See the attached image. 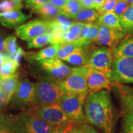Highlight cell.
I'll list each match as a JSON object with an SVG mask.
<instances>
[{"mask_svg":"<svg viewBox=\"0 0 133 133\" xmlns=\"http://www.w3.org/2000/svg\"><path fill=\"white\" fill-rule=\"evenodd\" d=\"M81 4L79 0H66L65 5L61 10V13L69 18H74L81 9Z\"/></svg>","mask_w":133,"mask_h":133,"instance_id":"obj_27","label":"cell"},{"mask_svg":"<svg viewBox=\"0 0 133 133\" xmlns=\"http://www.w3.org/2000/svg\"><path fill=\"white\" fill-rule=\"evenodd\" d=\"M117 1L118 0H106L102 7L97 11L99 16H101L105 13L112 12L114 11Z\"/></svg>","mask_w":133,"mask_h":133,"instance_id":"obj_34","label":"cell"},{"mask_svg":"<svg viewBox=\"0 0 133 133\" xmlns=\"http://www.w3.org/2000/svg\"><path fill=\"white\" fill-rule=\"evenodd\" d=\"M122 115V133H133V88L116 83Z\"/></svg>","mask_w":133,"mask_h":133,"instance_id":"obj_6","label":"cell"},{"mask_svg":"<svg viewBox=\"0 0 133 133\" xmlns=\"http://www.w3.org/2000/svg\"><path fill=\"white\" fill-rule=\"evenodd\" d=\"M99 24V34L96 41L99 45L107 46L110 48L114 49L125 36L123 31L112 29L103 24Z\"/></svg>","mask_w":133,"mask_h":133,"instance_id":"obj_14","label":"cell"},{"mask_svg":"<svg viewBox=\"0 0 133 133\" xmlns=\"http://www.w3.org/2000/svg\"><path fill=\"white\" fill-rule=\"evenodd\" d=\"M24 55H25V52L24 50L22 49L21 48H19L16 53H15L14 54L12 55V56H9V55H8V56H9L10 59H11L12 60H13V61H16V62L20 64V62H21L22 57L23 56H24Z\"/></svg>","mask_w":133,"mask_h":133,"instance_id":"obj_37","label":"cell"},{"mask_svg":"<svg viewBox=\"0 0 133 133\" xmlns=\"http://www.w3.org/2000/svg\"><path fill=\"white\" fill-rule=\"evenodd\" d=\"M32 12L41 16L45 21H51L60 14L61 11L50 2H48L41 7L32 9Z\"/></svg>","mask_w":133,"mask_h":133,"instance_id":"obj_20","label":"cell"},{"mask_svg":"<svg viewBox=\"0 0 133 133\" xmlns=\"http://www.w3.org/2000/svg\"><path fill=\"white\" fill-rule=\"evenodd\" d=\"M50 25L49 21H32L16 28V34L23 40L30 41L48 32Z\"/></svg>","mask_w":133,"mask_h":133,"instance_id":"obj_12","label":"cell"},{"mask_svg":"<svg viewBox=\"0 0 133 133\" xmlns=\"http://www.w3.org/2000/svg\"><path fill=\"white\" fill-rule=\"evenodd\" d=\"M6 47L5 51L9 56H12L17 52L19 49V46L17 44L16 37L15 36H10L5 40Z\"/></svg>","mask_w":133,"mask_h":133,"instance_id":"obj_31","label":"cell"},{"mask_svg":"<svg viewBox=\"0 0 133 133\" xmlns=\"http://www.w3.org/2000/svg\"><path fill=\"white\" fill-rule=\"evenodd\" d=\"M114 61V54L112 48L105 46L91 48L89 65L94 69L104 73L109 79Z\"/></svg>","mask_w":133,"mask_h":133,"instance_id":"obj_8","label":"cell"},{"mask_svg":"<svg viewBox=\"0 0 133 133\" xmlns=\"http://www.w3.org/2000/svg\"><path fill=\"white\" fill-rule=\"evenodd\" d=\"M82 47L76 41L73 42H64L60 44V47L58 50L56 58L59 59L65 60L74 51L79 48Z\"/></svg>","mask_w":133,"mask_h":133,"instance_id":"obj_25","label":"cell"},{"mask_svg":"<svg viewBox=\"0 0 133 133\" xmlns=\"http://www.w3.org/2000/svg\"><path fill=\"white\" fill-rule=\"evenodd\" d=\"M66 0H49V2L57 8L60 11L64 7Z\"/></svg>","mask_w":133,"mask_h":133,"instance_id":"obj_40","label":"cell"},{"mask_svg":"<svg viewBox=\"0 0 133 133\" xmlns=\"http://www.w3.org/2000/svg\"><path fill=\"white\" fill-rule=\"evenodd\" d=\"M89 45L79 48L64 61L75 65L80 66L89 64L91 48Z\"/></svg>","mask_w":133,"mask_h":133,"instance_id":"obj_17","label":"cell"},{"mask_svg":"<svg viewBox=\"0 0 133 133\" xmlns=\"http://www.w3.org/2000/svg\"><path fill=\"white\" fill-rule=\"evenodd\" d=\"M99 14L96 10L90 8H83L74 18L77 22L90 23L99 19Z\"/></svg>","mask_w":133,"mask_h":133,"instance_id":"obj_22","label":"cell"},{"mask_svg":"<svg viewBox=\"0 0 133 133\" xmlns=\"http://www.w3.org/2000/svg\"><path fill=\"white\" fill-rule=\"evenodd\" d=\"M0 133H14L11 129H6L0 131Z\"/></svg>","mask_w":133,"mask_h":133,"instance_id":"obj_47","label":"cell"},{"mask_svg":"<svg viewBox=\"0 0 133 133\" xmlns=\"http://www.w3.org/2000/svg\"><path fill=\"white\" fill-rule=\"evenodd\" d=\"M112 49L115 59L133 57V36L122 39Z\"/></svg>","mask_w":133,"mask_h":133,"instance_id":"obj_18","label":"cell"},{"mask_svg":"<svg viewBox=\"0 0 133 133\" xmlns=\"http://www.w3.org/2000/svg\"><path fill=\"white\" fill-rule=\"evenodd\" d=\"M66 133H83V132L80 128H79V125L77 126V124H76L74 127L70 129Z\"/></svg>","mask_w":133,"mask_h":133,"instance_id":"obj_43","label":"cell"},{"mask_svg":"<svg viewBox=\"0 0 133 133\" xmlns=\"http://www.w3.org/2000/svg\"><path fill=\"white\" fill-rule=\"evenodd\" d=\"M98 23L117 30L123 31L120 24L119 17L112 11L101 15L98 19Z\"/></svg>","mask_w":133,"mask_h":133,"instance_id":"obj_21","label":"cell"},{"mask_svg":"<svg viewBox=\"0 0 133 133\" xmlns=\"http://www.w3.org/2000/svg\"><path fill=\"white\" fill-rule=\"evenodd\" d=\"M59 47L60 44H56L41 50L39 52H33L32 60L41 61L44 60L54 59L56 57Z\"/></svg>","mask_w":133,"mask_h":133,"instance_id":"obj_23","label":"cell"},{"mask_svg":"<svg viewBox=\"0 0 133 133\" xmlns=\"http://www.w3.org/2000/svg\"><path fill=\"white\" fill-rule=\"evenodd\" d=\"M36 94V84L28 79H20L17 89L12 98V105L18 109L32 107Z\"/></svg>","mask_w":133,"mask_h":133,"instance_id":"obj_9","label":"cell"},{"mask_svg":"<svg viewBox=\"0 0 133 133\" xmlns=\"http://www.w3.org/2000/svg\"><path fill=\"white\" fill-rule=\"evenodd\" d=\"M65 94L58 81L51 77L39 79L36 83V94L32 107H39L56 104Z\"/></svg>","mask_w":133,"mask_h":133,"instance_id":"obj_3","label":"cell"},{"mask_svg":"<svg viewBox=\"0 0 133 133\" xmlns=\"http://www.w3.org/2000/svg\"><path fill=\"white\" fill-rule=\"evenodd\" d=\"M119 21L123 31L129 33L133 32V5H129L125 12L119 17Z\"/></svg>","mask_w":133,"mask_h":133,"instance_id":"obj_26","label":"cell"},{"mask_svg":"<svg viewBox=\"0 0 133 133\" xmlns=\"http://www.w3.org/2000/svg\"><path fill=\"white\" fill-rule=\"evenodd\" d=\"M20 64L10 59L9 56L4 59L1 70H0V78H7L16 74Z\"/></svg>","mask_w":133,"mask_h":133,"instance_id":"obj_24","label":"cell"},{"mask_svg":"<svg viewBox=\"0 0 133 133\" xmlns=\"http://www.w3.org/2000/svg\"><path fill=\"white\" fill-rule=\"evenodd\" d=\"M88 95V92H65L58 102L70 119L77 124L88 123L84 111V102Z\"/></svg>","mask_w":133,"mask_h":133,"instance_id":"obj_4","label":"cell"},{"mask_svg":"<svg viewBox=\"0 0 133 133\" xmlns=\"http://www.w3.org/2000/svg\"><path fill=\"white\" fill-rule=\"evenodd\" d=\"M29 110L53 127L77 124L70 119L58 103L39 107H31Z\"/></svg>","mask_w":133,"mask_h":133,"instance_id":"obj_5","label":"cell"},{"mask_svg":"<svg viewBox=\"0 0 133 133\" xmlns=\"http://www.w3.org/2000/svg\"><path fill=\"white\" fill-rule=\"evenodd\" d=\"M49 1V0H26V8L32 10L41 7Z\"/></svg>","mask_w":133,"mask_h":133,"instance_id":"obj_36","label":"cell"},{"mask_svg":"<svg viewBox=\"0 0 133 133\" xmlns=\"http://www.w3.org/2000/svg\"><path fill=\"white\" fill-rule=\"evenodd\" d=\"M84 111L88 123L99 128L104 133H114L115 113L109 91L88 94Z\"/></svg>","mask_w":133,"mask_h":133,"instance_id":"obj_1","label":"cell"},{"mask_svg":"<svg viewBox=\"0 0 133 133\" xmlns=\"http://www.w3.org/2000/svg\"><path fill=\"white\" fill-rule=\"evenodd\" d=\"M78 125L83 133H99L94 128L87 123H81Z\"/></svg>","mask_w":133,"mask_h":133,"instance_id":"obj_38","label":"cell"},{"mask_svg":"<svg viewBox=\"0 0 133 133\" xmlns=\"http://www.w3.org/2000/svg\"><path fill=\"white\" fill-rule=\"evenodd\" d=\"M12 1H14V2L16 3H21V1H22V0H12Z\"/></svg>","mask_w":133,"mask_h":133,"instance_id":"obj_49","label":"cell"},{"mask_svg":"<svg viewBox=\"0 0 133 133\" xmlns=\"http://www.w3.org/2000/svg\"><path fill=\"white\" fill-rule=\"evenodd\" d=\"M129 6V4L126 2L125 0H118L113 12L117 15L118 16L120 17L125 12V11L127 10Z\"/></svg>","mask_w":133,"mask_h":133,"instance_id":"obj_35","label":"cell"},{"mask_svg":"<svg viewBox=\"0 0 133 133\" xmlns=\"http://www.w3.org/2000/svg\"><path fill=\"white\" fill-rule=\"evenodd\" d=\"M76 124L71 125L69 126H61V127H56L53 129V131L51 133H66L70 129L74 127Z\"/></svg>","mask_w":133,"mask_h":133,"instance_id":"obj_39","label":"cell"},{"mask_svg":"<svg viewBox=\"0 0 133 133\" xmlns=\"http://www.w3.org/2000/svg\"><path fill=\"white\" fill-rule=\"evenodd\" d=\"M8 56V54L7 53H4L3 52H0V70H1V66H2V64L3 62H4V59H6Z\"/></svg>","mask_w":133,"mask_h":133,"instance_id":"obj_45","label":"cell"},{"mask_svg":"<svg viewBox=\"0 0 133 133\" xmlns=\"http://www.w3.org/2000/svg\"><path fill=\"white\" fill-rule=\"evenodd\" d=\"M39 65L49 75V77L57 81L65 79L74 69V68L66 65L61 59L56 57L39 61Z\"/></svg>","mask_w":133,"mask_h":133,"instance_id":"obj_11","label":"cell"},{"mask_svg":"<svg viewBox=\"0 0 133 133\" xmlns=\"http://www.w3.org/2000/svg\"><path fill=\"white\" fill-rule=\"evenodd\" d=\"M111 82L109 78L104 73L89 65L87 76L88 94H94L104 89H109Z\"/></svg>","mask_w":133,"mask_h":133,"instance_id":"obj_13","label":"cell"},{"mask_svg":"<svg viewBox=\"0 0 133 133\" xmlns=\"http://www.w3.org/2000/svg\"><path fill=\"white\" fill-rule=\"evenodd\" d=\"M94 5H95V9L97 11L102 7L106 0H94Z\"/></svg>","mask_w":133,"mask_h":133,"instance_id":"obj_44","label":"cell"},{"mask_svg":"<svg viewBox=\"0 0 133 133\" xmlns=\"http://www.w3.org/2000/svg\"><path fill=\"white\" fill-rule=\"evenodd\" d=\"M82 7L84 8H95L94 0H79Z\"/></svg>","mask_w":133,"mask_h":133,"instance_id":"obj_41","label":"cell"},{"mask_svg":"<svg viewBox=\"0 0 133 133\" xmlns=\"http://www.w3.org/2000/svg\"><path fill=\"white\" fill-rule=\"evenodd\" d=\"M16 115L0 114V131L6 129H11Z\"/></svg>","mask_w":133,"mask_h":133,"instance_id":"obj_32","label":"cell"},{"mask_svg":"<svg viewBox=\"0 0 133 133\" xmlns=\"http://www.w3.org/2000/svg\"><path fill=\"white\" fill-rule=\"evenodd\" d=\"M9 102V101L7 96L1 91V88H0V108L2 107L4 105L7 104Z\"/></svg>","mask_w":133,"mask_h":133,"instance_id":"obj_42","label":"cell"},{"mask_svg":"<svg viewBox=\"0 0 133 133\" xmlns=\"http://www.w3.org/2000/svg\"><path fill=\"white\" fill-rule=\"evenodd\" d=\"M49 44H51V35L48 33L38 36L29 41L28 48L29 49L40 48Z\"/></svg>","mask_w":133,"mask_h":133,"instance_id":"obj_29","label":"cell"},{"mask_svg":"<svg viewBox=\"0 0 133 133\" xmlns=\"http://www.w3.org/2000/svg\"><path fill=\"white\" fill-rule=\"evenodd\" d=\"M51 22L52 23H54V24L64 25L69 28L70 27L74 24V22L71 21L68 17L65 16L62 13H60V14L58 15L54 20H52Z\"/></svg>","mask_w":133,"mask_h":133,"instance_id":"obj_33","label":"cell"},{"mask_svg":"<svg viewBox=\"0 0 133 133\" xmlns=\"http://www.w3.org/2000/svg\"><path fill=\"white\" fill-rule=\"evenodd\" d=\"M84 23L75 22L68 30L66 33L64 42H73L76 41L80 36Z\"/></svg>","mask_w":133,"mask_h":133,"instance_id":"obj_28","label":"cell"},{"mask_svg":"<svg viewBox=\"0 0 133 133\" xmlns=\"http://www.w3.org/2000/svg\"><path fill=\"white\" fill-rule=\"evenodd\" d=\"M5 47H6V43L2 36L0 35V52H3L4 50H5Z\"/></svg>","mask_w":133,"mask_h":133,"instance_id":"obj_46","label":"cell"},{"mask_svg":"<svg viewBox=\"0 0 133 133\" xmlns=\"http://www.w3.org/2000/svg\"><path fill=\"white\" fill-rule=\"evenodd\" d=\"M89 65H83L73 69L70 76L64 80L58 81L62 89L68 93L88 92L87 76Z\"/></svg>","mask_w":133,"mask_h":133,"instance_id":"obj_7","label":"cell"},{"mask_svg":"<svg viewBox=\"0 0 133 133\" xmlns=\"http://www.w3.org/2000/svg\"><path fill=\"white\" fill-rule=\"evenodd\" d=\"M20 81L19 74L16 73L14 75L7 78H0V88L6 94L9 101L12 99L14 94L17 89Z\"/></svg>","mask_w":133,"mask_h":133,"instance_id":"obj_19","label":"cell"},{"mask_svg":"<svg viewBox=\"0 0 133 133\" xmlns=\"http://www.w3.org/2000/svg\"><path fill=\"white\" fill-rule=\"evenodd\" d=\"M99 31V24L94 23H84L80 36L76 41L81 46L89 45L97 39Z\"/></svg>","mask_w":133,"mask_h":133,"instance_id":"obj_15","label":"cell"},{"mask_svg":"<svg viewBox=\"0 0 133 133\" xmlns=\"http://www.w3.org/2000/svg\"><path fill=\"white\" fill-rule=\"evenodd\" d=\"M55 127L30 110L16 115L11 129L14 133H51Z\"/></svg>","mask_w":133,"mask_h":133,"instance_id":"obj_2","label":"cell"},{"mask_svg":"<svg viewBox=\"0 0 133 133\" xmlns=\"http://www.w3.org/2000/svg\"><path fill=\"white\" fill-rule=\"evenodd\" d=\"M21 3H16L12 0H3L0 2V11H16L22 8Z\"/></svg>","mask_w":133,"mask_h":133,"instance_id":"obj_30","label":"cell"},{"mask_svg":"<svg viewBox=\"0 0 133 133\" xmlns=\"http://www.w3.org/2000/svg\"><path fill=\"white\" fill-rule=\"evenodd\" d=\"M129 5H133V0H125Z\"/></svg>","mask_w":133,"mask_h":133,"instance_id":"obj_48","label":"cell"},{"mask_svg":"<svg viewBox=\"0 0 133 133\" xmlns=\"http://www.w3.org/2000/svg\"><path fill=\"white\" fill-rule=\"evenodd\" d=\"M110 79L115 83H133V57L115 59Z\"/></svg>","mask_w":133,"mask_h":133,"instance_id":"obj_10","label":"cell"},{"mask_svg":"<svg viewBox=\"0 0 133 133\" xmlns=\"http://www.w3.org/2000/svg\"><path fill=\"white\" fill-rule=\"evenodd\" d=\"M29 16L19 11L0 12V22L8 28H13L24 23Z\"/></svg>","mask_w":133,"mask_h":133,"instance_id":"obj_16","label":"cell"}]
</instances>
